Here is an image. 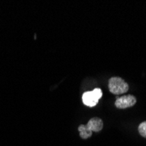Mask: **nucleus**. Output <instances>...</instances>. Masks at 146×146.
<instances>
[{"label":"nucleus","mask_w":146,"mask_h":146,"mask_svg":"<svg viewBox=\"0 0 146 146\" xmlns=\"http://www.w3.org/2000/svg\"><path fill=\"white\" fill-rule=\"evenodd\" d=\"M137 102V98L132 95H127L118 97L115 102V106L117 109H127L133 107Z\"/></svg>","instance_id":"obj_3"},{"label":"nucleus","mask_w":146,"mask_h":146,"mask_svg":"<svg viewBox=\"0 0 146 146\" xmlns=\"http://www.w3.org/2000/svg\"><path fill=\"white\" fill-rule=\"evenodd\" d=\"M138 132L143 137L146 138V121H144V122H143V123H141L139 124Z\"/></svg>","instance_id":"obj_6"},{"label":"nucleus","mask_w":146,"mask_h":146,"mask_svg":"<svg viewBox=\"0 0 146 146\" xmlns=\"http://www.w3.org/2000/svg\"><path fill=\"white\" fill-rule=\"evenodd\" d=\"M109 89L114 95L124 94L129 90V85L120 77H112L109 81Z\"/></svg>","instance_id":"obj_1"},{"label":"nucleus","mask_w":146,"mask_h":146,"mask_svg":"<svg viewBox=\"0 0 146 146\" xmlns=\"http://www.w3.org/2000/svg\"><path fill=\"white\" fill-rule=\"evenodd\" d=\"M78 130L80 132V136H81V137L83 138V139L89 138L92 136V131L88 129L86 124L80 125L79 128H78Z\"/></svg>","instance_id":"obj_5"},{"label":"nucleus","mask_w":146,"mask_h":146,"mask_svg":"<svg viewBox=\"0 0 146 146\" xmlns=\"http://www.w3.org/2000/svg\"><path fill=\"white\" fill-rule=\"evenodd\" d=\"M102 96L101 88H95L93 91L85 92L82 96V102L88 107H95Z\"/></svg>","instance_id":"obj_2"},{"label":"nucleus","mask_w":146,"mask_h":146,"mask_svg":"<svg viewBox=\"0 0 146 146\" xmlns=\"http://www.w3.org/2000/svg\"><path fill=\"white\" fill-rule=\"evenodd\" d=\"M88 129L89 130H91L92 132H99L103 128V122L101 118L99 117H93L88 122V123L86 124Z\"/></svg>","instance_id":"obj_4"}]
</instances>
